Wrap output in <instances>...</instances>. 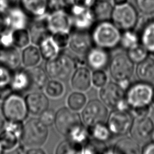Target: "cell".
Segmentation results:
<instances>
[{
    "label": "cell",
    "mask_w": 154,
    "mask_h": 154,
    "mask_svg": "<svg viewBox=\"0 0 154 154\" xmlns=\"http://www.w3.org/2000/svg\"><path fill=\"white\" fill-rule=\"evenodd\" d=\"M108 116L107 106L97 99H91L87 102L82 109L81 119L87 127L97 123H105Z\"/></svg>",
    "instance_id": "cell-10"
},
{
    "label": "cell",
    "mask_w": 154,
    "mask_h": 154,
    "mask_svg": "<svg viewBox=\"0 0 154 154\" xmlns=\"http://www.w3.org/2000/svg\"><path fill=\"white\" fill-rule=\"evenodd\" d=\"M47 23L51 34L58 32H70L72 25L67 10H57L47 14Z\"/></svg>",
    "instance_id": "cell-15"
},
{
    "label": "cell",
    "mask_w": 154,
    "mask_h": 154,
    "mask_svg": "<svg viewBox=\"0 0 154 154\" xmlns=\"http://www.w3.org/2000/svg\"><path fill=\"white\" fill-rule=\"evenodd\" d=\"M67 11L72 20V29L90 31L95 24L96 20L91 8L72 5Z\"/></svg>",
    "instance_id": "cell-13"
},
{
    "label": "cell",
    "mask_w": 154,
    "mask_h": 154,
    "mask_svg": "<svg viewBox=\"0 0 154 154\" xmlns=\"http://www.w3.org/2000/svg\"><path fill=\"white\" fill-rule=\"evenodd\" d=\"M1 43H0V49H1Z\"/></svg>",
    "instance_id": "cell-56"
},
{
    "label": "cell",
    "mask_w": 154,
    "mask_h": 154,
    "mask_svg": "<svg viewBox=\"0 0 154 154\" xmlns=\"http://www.w3.org/2000/svg\"><path fill=\"white\" fill-rule=\"evenodd\" d=\"M91 9L96 22L111 20L113 7L108 0H96Z\"/></svg>",
    "instance_id": "cell-26"
},
{
    "label": "cell",
    "mask_w": 154,
    "mask_h": 154,
    "mask_svg": "<svg viewBox=\"0 0 154 154\" xmlns=\"http://www.w3.org/2000/svg\"><path fill=\"white\" fill-rule=\"evenodd\" d=\"M0 62L12 70L19 68L22 64L21 52L19 49L14 46L1 48L0 49Z\"/></svg>",
    "instance_id": "cell-21"
},
{
    "label": "cell",
    "mask_w": 154,
    "mask_h": 154,
    "mask_svg": "<svg viewBox=\"0 0 154 154\" xmlns=\"http://www.w3.org/2000/svg\"><path fill=\"white\" fill-rule=\"evenodd\" d=\"M19 1L20 7L32 18L47 14L48 0H19Z\"/></svg>",
    "instance_id": "cell-22"
},
{
    "label": "cell",
    "mask_w": 154,
    "mask_h": 154,
    "mask_svg": "<svg viewBox=\"0 0 154 154\" xmlns=\"http://www.w3.org/2000/svg\"><path fill=\"white\" fill-rule=\"evenodd\" d=\"M100 100L108 108L115 109L128 110L125 92L117 82H108L100 88Z\"/></svg>",
    "instance_id": "cell-7"
},
{
    "label": "cell",
    "mask_w": 154,
    "mask_h": 154,
    "mask_svg": "<svg viewBox=\"0 0 154 154\" xmlns=\"http://www.w3.org/2000/svg\"><path fill=\"white\" fill-rule=\"evenodd\" d=\"M138 20L137 10L131 3L128 2L113 7L111 21L120 30L133 29L137 25Z\"/></svg>",
    "instance_id": "cell-6"
},
{
    "label": "cell",
    "mask_w": 154,
    "mask_h": 154,
    "mask_svg": "<svg viewBox=\"0 0 154 154\" xmlns=\"http://www.w3.org/2000/svg\"><path fill=\"white\" fill-rule=\"evenodd\" d=\"M25 153L28 154H44L45 153V152L42 149H40V147H39L29 148L25 151Z\"/></svg>",
    "instance_id": "cell-50"
},
{
    "label": "cell",
    "mask_w": 154,
    "mask_h": 154,
    "mask_svg": "<svg viewBox=\"0 0 154 154\" xmlns=\"http://www.w3.org/2000/svg\"><path fill=\"white\" fill-rule=\"evenodd\" d=\"M44 88L46 95L52 98L60 97L64 92L63 84L61 81L55 79L48 81Z\"/></svg>",
    "instance_id": "cell-37"
},
{
    "label": "cell",
    "mask_w": 154,
    "mask_h": 154,
    "mask_svg": "<svg viewBox=\"0 0 154 154\" xmlns=\"http://www.w3.org/2000/svg\"><path fill=\"white\" fill-rule=\"evenodd\" d=\"M107 51L96 46L92 47L85 56V63L93 70L105 69L108 66L110 61Z\"/></svg>",
    "instance_id": "cell-19"
},
{
    "label": "cell",
    "mask_w": 154,
    "mask_h": 154,
    "mask_svg": "<svg viewBox=\"0 0 154 154\" xmlns=\"http://www.w3.org/2000/svg\"><path fill=\"white\" fill-rule=\"evenodd\" d=\"M139 11L146 14L154 13V0H135Z\"/></svg>",
    "instance_id": "cell-43"
},
{
    "label": "cell",
    "mask_w": 154,
    "mask_h": 154,
    "mask_svg": "<svg viewBox=\"0 0 154 154\" xmlns=\"http://www.w3.org/2000/svg\"><path fill=\"white\" fill-rule=\"evenodd\" d=\"M142 152L144 154H154V141L145 146Z\"/></svg>",
    "instance_id": "cell-49"
},
{
    "label": "cell",
    "mask_w": 154,
    "mask_h": 154,
    "mask_svg": "<svg viewBox=\"0 0 154 154\" xmlns=\"http://www.w3.org/2000/svg\"><path fill=\"white\" fill-rule=\"evenodd\" d=\"M70 77L72 87L76 91H85L92 84L91 73L87 67L83 66L77 67Z\"/></svg>",
    "instance_id": "cell-20"
},
{
    "label": "cell",
    "mask_w": 154,
    "mask_h": 154,
    "mask_svg": "<svg viewBox=\"0 0 154 154\" xmlns=\"http://www.w3.org/2000/svg\"><path fill=\"white\" fill-rule=\"evenodd\" d=\"M10 85L14 92L30 90V79L27 69L18 68L13 71Z\"/></svg>",
    "instance_id": "cell-23"
},
{
    "label": "cell",
    "mask_w": 154,
    "mask_h": 154,
    "mask_svg": "<svg viewBox=\"0 0 154 154\" xmlns=\"http://www.w3.org/2000/svg\"><path fill=\"white\" fill-rule=\"evenodd\" d=\"M29 23L28 29L29 33L31 42L38 46L46 37L52 35L47 23V14L44 16L32 18Z\"/></svg>",
    "instance_id": "cell-17"
},
{
    "label": "cell",
    "mask_w": 154,
    "mask_h": 154,
    "mask_svg": "<svg viewBox=\"0 0 154 154\" xmlns=\"http://www.w3.org/2000/svg\"><path fill=\"white\" fill-rule=\"evenodd\" d=\"M87 128L90 138H91L95 141L105 143L111 137L112 134L105 123H97Z\"/></svg>",
    "instance_id": "cell-30"
},
{
    "label": "cell",
    "mask_w": 154,
    "mask_h": 154,
    "mask_svg": "<svg viewBox=\"0 0 154 154\" xmlns=\"http://www.w3.org/2000/svg\"><path fill=\"white\" fill-rule=\"evenodd\" d=\"M151 138H152V139L153 140V141H154V130H153V132H152V134Z\"/></svg>",
    "instance_id": "cell-53"
},
{
    "label": "cell",
    "mask_w": 154,
    "mask_h": 154,
    "mask_svg": "<svg viewBox=\"0 0 154 154\" xmlns=\"http://www.w3.org/2000/svg\"><path fill=\"white\" fill-rule=\"evenodd\" d=\"M137 75L143 82L150 83L154 81V59L146 58L138 63Z\"/></svg>",
    "instance_id": "cell-31"
},
{
    "label": "cell",
    "mask_w": 154,
    "mask_h": 154,
    "mask_svg": "<svg viewBox=\"0 0 154 154\" xmlns=\"http://www.w3.org/2000/svg\"><path fill=\"white\" fill-rule=\"evenodd\" d=\"M114 5H119L125 4L128 2V0H112Z\"/></svg>",
    "instance_id": "cell-52"
},
{
    "label": "cell",
    "mask_w": 154,
    "mask_h": 154,
    "mask_svg": "<svg viewBox=\"0 0 154 154\" xmlns=\"http://www.w3.org/2000/svg\"><path fill=\"white\" fill-rule=\"evenodd\" d=\"M13 92L10 84L0 86V100L3 101Z\"/></svg>",
    "instance_id": "cell-46"
},
{
    "label": "cell",
    "mask_w": 154,
    "mask_h": 154,
    "mask_svg": "<svg viewBox=\"0 0 154 154\" xmlns=\"http://www.w3.org/2000/svg\"><path fill=\"white\" fill-rule=\"evenodd\" d=\"M17 0H0V11L7 12L11 7L16 5Z\"/></svg>",
    "instance_id": "cell-47"
},
{
    "label": "cell",
    "mask_w": 154,
    "mask_h": 154,
    "mask_svg": "<svg viewBox=\"0 0 154 154\" xmlns=\"http://www.w3.org/2000/svg\"><path fill=\"white\" fill-rule=\"evenodd\" d=\"M11 29L7 12L0 11V35Z\"/></svg>",
    "instance_id": "cell-45"
},
{
    "label": "cell",
    "mask_w": 154,
    "mask_h": 154,
    "mask_svg": "<svg viewBox=\"0 0 154 154\" xmlns=\"http://www.w3.org/2000/svg\"><path fill=\"white\" fill-rule=\"evenodd\" d=\"M127 55L134 63H139L147 58L148 51L142 45L139 44L128 50Z\"/></svg>",
    "instance_id": "cell-38"
},
{
    "label": "cell",
    "mask_w": 154,
    "mask_h": 154,
    "mask_svg": "<svg viewBox=\"0 0 154 154\" xmlns=\"http://www.w3.org/2000/svg\"><path fill=\"white\" fill-rule=\"evenodd\" d=\"M152 102L154 103V90H153V100Z\"/></svg>",
    "instance_id": "cell-55"
},
{
    "label": "cell",
    "mask_w": 154,
    "mask_h": 154,
    "mask_svg": "<svg viewBox=\"0 0 154 154\" xmlns=\"http://www.w3.org/2000/svg\"><path fill=\"white\" fill-rule=\"evenodd\" d=\"M71 5V0H48V8H51V11L57 10L67 11Z\"/></svg>",
    "instance_id": "cell-44"
},
{
    "label": "cell",
    "mask_w": 154,
    "mask_h": 154,
    "mask_svg": "<svg viewBox=\"0 0 154 154\" xmlns=\"http://www.w3.org/2000/svg\"><path fill=\"white\" fill-rule=\"evenodd\" d=\"M108 66L109 73L116 82L129 79L134 70V62L123 52L117 53L110 58Z\"/></svg>",
    "instance_id": "cell-9"
},
{
    "label": "cell",
    "mask_w": 154,
    "mask_h": 154,
    "mask_svg": "<svg viewBox=\"0 0 154 154\" xmlns=\"http://www.w3.org/2000/svg\"><path fill=\"white\" fill-rule=\"evenodd\" d=\"M113 148V153L138 154L140 152L138 141L134 138L125 137L116 142Z\"/></svg>",
    "instance_id": "cell-29"
},
{
    "label": "cell",
    "mask_w": 154,
    "mask_h": 154,
    "mask_svg": "<svg viewBox=\"0 0 154 154\" xmlns=\"http://www.w3.org/2000/svg\"><path fill=\"white\" fill-rule=\"evenodd\" d=\"M12 36L13 46L19 49L24 48L31 42L28 28L12 29Z\"/></svg>",
    "instance_id": "cell-35"
},
{
    "label": "cell",
    "mask_w": 154,
    "mask_h": 154,
    "mask_svg": "<svg viewBox=\"0 0 154 154\" xmlns=\"http://www.w3.org/2000/svg\"><path fill=\"white\" fill-rule=\"evenodd\" d=\"M154 88L147 82H137L128 88L125 93L129 109L132 111L149 108L152 102Z\"/></svg>",
    "instance_id": "cell-4"
},
{
    "label": "cell",
    "mask_w": 154,
    "mask_h": 154,
    "mask_svg": "<svg viewBox=\"0 0 154 154\" xmlns=\"http://www.w3.org/2000/svg\"><path fill=\"white\" fill-rule=\"evenodd\" d=\"M69 46L73 53L79 56H85L87 52L93 46L89 31L72 29Z\"/></svg>",
    "instance_id": "cell-14"
},
{
    "label": "cell",
    "mask_w": 154,
    "mask_h": 154,
    "mask_svg": "<svg viewBox=\"0 0 154 154\" xmlns=\"http://www.w3.org/2000/svg\"><path fill=\"white\" fill-rule=\"evenodd\" d=\"M22 64L26 68L37 66L40 63L42 56L38 47L35 45H29L23 48L21 52Z\"/></svg>",
    "instance_id": "cell-27"
},
{
    "label": "cell",
    "mask_w": 154,
    "mask_h": 154,
    "mask_svg": "<svg viewBox=\"0 0 154 154\" xmlns=\"http://www.w3.org/2000/svg\"><path fill=\"white\" fill-rule=\"evenodd\" d=\"M87 102V99L85 94L82 91H79L71 93L67 100L68 108L76 112L82 110Z\"/></svg>",
    "instance_id": "cell-33"
},
{
    "label": "cell",
    "mask_w": 154,
    "mask_h": 154,
    "mask_svg": "<svg viewBox=\"0 0 154 154\" xmlns=\"http://www.w3.org/2000/svg\"><path fill=\"white\" fill-rule=\"evenodd\" d=\"M52 37L57 46L60 48H66L70 42V32H58L52 34Z\"/></svg>",
    "instance_id": "cell-40"
},
{
    "label": "cell",
    "mask_w": 154,
    "mask_h": 154,
    "mask_svg": "<svg viewBox=\"0 0 154 154\" xmlns=\"http://www.w3.org/2000/svg\"><path fill=\"white\" fill-rule=\"evenodd\" d=\"M139 36L141 45L148 52L154 54V19L149 20L143 25Z\"/></svg>",
    "instance_id": "cell-28"
},
{
    "label": "cell",
    "mask_w": 154,
    "mask_h": 154,
    "mask_svg": "<svg viewBox=\"0 0 154 154\" xmlns=\"http://www.w3.org/2000/svg\"><path fill=\"white\" fill-rule=\"evenodd\" d=\"M55 113L56 112L53 109L48 108L38 116V119L46 126H51L54 124Z\"/></svg>",
    "instance_id": "cell-42"
},
{
    "label": "cell",
    "mask_w": 154,
    "mask_h": 154,
    "mask_svg": "<svg viewBox=\"0 0 154 154\" xmlns=\"http://www.w3.org/2000/svg\"><path fill=\"white\" fill-rule=\"evenodd\" d=\"M42 58L46 61L52 60L60 54V48L54 41L52 35H50L38 45Z\"/></svg>",
    "instance_id": "cell-32"
},
{
    "label": "cell",
    "mask_w": 154,
    "mask_h": 154,
    "mask_svg": "<svg viewBox=\"0 0 154 154\" xmlns=\"http://www.w3.org/2000/svg\"><path fill=\"white\" fill-rule=\"evenodd\" d=\"M23 126V122H7L0 132V145L2 151L12 152L19 146Z\"/></svg>",
    "instance_id": "cell-11"
},
{
    "label": "cell",
    "mask_w": 154,
    "mask_h": 154,
    "mask_svg": "<svg viewBox=\"0 0 154 154\" xmlns=\"http://www.w3.org/2000/svg\"><path fill=\"white\" fill-rule=\"evenodd\" d=\"M1 109L7 122H23L28 111L25 98L18 93L13 92L2 101Z\"/></svg>",
    "instance_id": "cell-5"
},
{
    "label": "cell",
    "mask_w": 154,
    "mask_h": 154,
    "mask_svg": "<svg viewBox=\"0 0 154 154\" xmlns=\"http://www.w3.org/2000/svg\"><path fill=\"white\" fill-rule=\"evenodd\" d=\"M10 27L12 29L27 28L29 25V16L20 7L16 5L7 11Z\"/></svg>",
    "instance_id": "cell-24"
},
{
    "label": "cell",
    "mask_w": 154,
    "mask_h": 154,
    "mask_svg": "<svg viewBox=\"0 0 154 154\" xmlns=\"http://www.w3.org/2000/svg\"><path fill=\"white\" fill-rule=\"evenodd\" d=\"M132 122V116L128 110L115 109L108 114L106 125L112 135L120 136L130 131Z\"/></svg>",
    "instance_id": "cell-12"
},
{
    "label": "cell",
    "mask_w": 154,
    "mask_h": 154,
    "mask_svg": "<svg viewBox=\"0 0 154 154\" xmlns=\"http://www.w3.org/2000/svg\"><path fill=\"white\" fill-rule=\"evenodd\" d=\"M3 151H2V148H1V145H0V153H2Z\"/></svg>",
    "instance_id": "cell-54"
},
{
    "label": "cell",
    "mask_w": 154,
    "mask_h": 154,
    "mask_svg": "<svg viewBox=\"0 0 154 154\" xmlns=\"http://www.w3.org/2000/svg\"><path fill=\"white\" fill-rule=\"evenodd\" d=\"M96 0H71L72 5L91 8Z\"/></svg>",
    "instance_id": "cell-48"
},
{
    "label": "cell",
    "mask_w": 154,
    "mask_h": 154,
    "mask_svg": "<svg viewBox=\"0 0 154 154\" xmlns=\"http://www.w3.org/2000/svg\"><path fill=\"white\" fill-rule=\"evenodd\" d=\"M30 79V90L40 91L43 90L48 81V75L45 69L34 66L27 69Z\"/></svg>",
    "instance_id": "cell-25"
},
{
    "label": "cell",
    "mask_w": 154,
    "mask_h": 154,
    "mask_svg": "<svg viewBox=\"0 0 154 154\" xmlns=\"http://www.w3.org/2000/svg\"><path fill=\"white\" fill-rule=\"evenodd\" d=\"M154 130V125L152 120L146 117H138L133 120L130 129L131 136L137 141L144 142L151 138Z\"/></svg>",
    "instance_id": "cell-16"
},
{
    "label": "cell",
    "mask_w": 154,
    "mask_h": 154,
    "mask_svg": "<svg viewBox=\"0 0 154 154\" xmlns=\"http://www.w3.org/2000/svg\"><path fill=\"white\" fill-rule=\"evenodd\" d=\"M13 71L0 62V86L10 84Z\"/></svg>",
    "instance_id": "cell-41"
},
{
    "label": "cell",
    "mask_w": 154,
    "mask_h": 154,
    "mask_svg": "<svg viewBox=\"0 0 154 154\" xmlns=\"http://www.w3.org/2000/svg\"><path fill=\"white\" fill-rule=\"evenodd\" d=\"M25 100L28 113L33 116H39L49 106L47 95L40 91L28 93L25 96Z\"/></svg>",
    "instance_id": "cell-18"
},
{
    "label": "cell",
    "mask_w": 154,
    "mask_h": 154,
    "mask_svg": "<svg viewBox=\"0 0 154 154\" xmlns=\"http://www.w3.org/2000/svg\"><path fill=\"white\" fill-rule=\"evenodd\" d=\"M83 145L67 138L61 141L57 147V154L66 153H82Z\"/></svg>",
    "instance_id": "cell-34"
},
{
    "label": "cell",
    "mask_w": 154,
    "mask_h": 154,
    "mask_svg": "<svg viewBox=\"0 0 154 154\" xmlns=\"http://www.w3.org/2000/svg\"><path fill=\"white\" fill-rule=\"evenodd\" d=\"M78 56L73 57L66 52L60 54L55 58L46 61L45 70L48 76L52 79L66 80L81 64L82 60Z\"/></svg>",
    "instance_id": "cell-2"
},
{
    "label": "cell",
    "mask_w": 154,
    "mask_h": 154,
    "mask_svg": "<svg viewBox=\"0 0 154 154\" xmlns=\"http://www.w3.org/2000/svg\"><path fill=\"white\" fill-rule=\"evenodd\" d=\"M48 137V127L38 119L32 118L23 124L20 144L25 148L39 147L46 141Z\"/></svg>",
    "instance_id": "cell-3"
},
{
    "label": "cell",
    "mask_w": 154,
    "mask_h": 154,
    "mask_svg": "<svg viewBox=\"0 0 154 154\" xmlns=\"http://www.w3.org/2000/svg\"><path fill=\"white\" fill-rule=\"evenodd\" d=\"M108 75L103 69L94 70L91 73V84L96 88H102L108 83Z\"/></svg>",
    "instance_id": "cell-39"
},
{
    "label": "cell",
    "mask_w": 154,
    "mask_h": 154,
    "mask_svg": "<svg viewBox=\"0 0 154 154\" xmlns=\"http://www.w3.org/2000/svg\"><path fill=\"white\" fill-rule=\"evenodd\" d=\"M140 36L132 29L123 31L121 34L119 45L125 49L129 50L139 45Z\"/></svg>",
    "instance_id": "cell-36"
},
{
    "label": "cell",
    "mask_w": 154,
    "mask_h": 154,
    "mask_svg": "<svg viewBox=\"0 0 154 154\" xmlns=\"http://www.w3.org/2000/svg\"><path fill=\"white\" fill-rule=\"evenodd\" d=\"M83 124L81 116L69 108L62 107L55 113V126L60 134L66 137Z\"/></svg>",
    "instance_id": "cell-8"
},
{
    "label": "cell",
    "mask_w": 154,
    "mask_h": 154,
    "mask_svg": "<svg viewBox=\"0 0 154 154\" xmlns=\"http://www.w3.org/2000/svg\"><path fill=\"white\" fill-rule=\"evenodd\" d=\"M6 122L7 121L2 112L1 106H0V132L4 129L5 125L6 123Z\"/></svg>",
    "instance_id": "cell-51"
},
{
    "label": "cell",
    "mask_w": 154,
    "mask_h": 154,
    "mask_svg": "<svg viewBox=\"0 0 154 154\" xmlns=\"http://www.w3.org/2000/svg\"><path fill=\"white\" fill-rule=\"evenodd\" d=\"M90 34L93 45L96 47L109 50L119 45L120 30L111 20L97 22Z\"/></svg>",
    "instance_id": "cell-1"
}]
</instances>
